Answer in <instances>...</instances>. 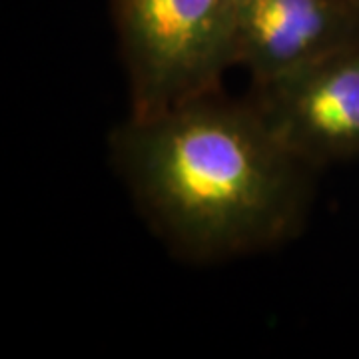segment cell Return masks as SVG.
I'll return each instance as SVG.
<instances>
[{
  "mask_svg": "<svg viewBox=\"0 0 359 359\" xmlns=\"http://www.w3.org/2000/svg\"><path fill=\"white\" fill-rule=\"evenodd\" d=\"M108 150L148 224L192 262L273 248L308 216L311 168L276 140L252 104L219 90L130 114Z\"/></svg>",
  "mask_w": 359,
  "mask_h": 359,
  "instance_id": "1",
  "label": "cell"
},
{
  "mask_svg": "<svg viewBox=\"0 0 359 359\" xmlns=\"http://www.w3.org/2000/svg\"><path fill=\"white\" fill-rule=\"evenodd\" d=\"M130 114L218 92L238 66V0H110Z\"/></svg>",
  "mask_w": 359,
  "mask_h": 359,
  "instance_id": "2",
  "label": "cell"
},
{
  "mask_svg": "<svg viewBox=\"0 0 359 359\" xmlns=\"http://www.w3.org/2000/svg\"><path fill=\"white\" fill-rule=\"evenodd\" d=\"M248 102L276 140L309 168L359 156V42L257 82Z\"/></svg>",
  "mask_w": 359,
  "mask_h": 359,
  "instance_id": "3",
  "label": "cell"
},
{
  "mask_svg": "<svg viewBox=\"0 0 359 359\" xmlns=\"http://www.w3.org/2000/svg\"><path fill=\"white\" fill-rule=\"evenodd\" d=\"M359 42V0H238V66L254 84Z\"/></svg>",
  "mask_w": 359,
  "mask_h": 359,
  "instance_id": "4",
  "label": "cell"
}]
</instances>
